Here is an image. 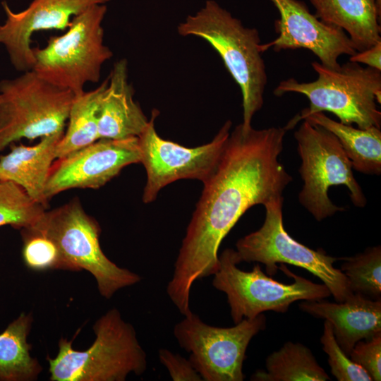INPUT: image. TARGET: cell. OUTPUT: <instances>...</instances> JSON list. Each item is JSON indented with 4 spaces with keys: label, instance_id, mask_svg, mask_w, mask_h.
Masks as SVG:
<instances>
[{
    "label": "cell",
    "instance_id": "1",
    "mask_svg": "<svg viewBox=\"0 0 381 381\" xmlns=\"http://www.w3.org/2000/svg\"><path fill=\"white\" fill-rule=\"evenodd\" d=\"M286 131L240 123L230 132L214 173L203 184L167 286L183 316L192 313L193 283L217 271L220 245L240 217L255 205L284 198L293 180L279 160Z\"/></svg>",
    "mask_w": 381,
    "mask_h": 381
},
{
    "label": "cell",
    "instance_id": "2",
    "mask_svg": "<svg viewBox=\"0 0 381 381\" xmlns=\"http://www.w3.org/2000/svg\"><path fill=\"white\" fill-rule=\"evenodd\" d=\"M177 31L183 37L205 40L218 53L241 89V124L251 126L254 115L263 105L267 83L258 30L244 26L216 1L208 0L200 11L179 23Z\"/></svg>",
    "mask_w": 381,
    "mask_h": 381
},
{
    "label": "cell",
    "instance_id": "3",
    "mask_svg": "<svg viewBox=\"0 0 381 381\" xmlns=\"http://www.w3.org/2000/svg\"><path fill=\"white\" fill-rule=\"evenodd\" d=\"M311 65L318 75L315 80L301 83L289 78L281 81L274 90L277 96L300 93L310 102L309 107L285 126L286 130L307 116L323 111L334 114L342 123H355L358 128H380L381 112L377 103L381 102V71L351 61L338 69L318 61Z\"/></svg>",
    "mask_w": 381,
    "mask_h": 381
},
{
    "label": "cell",
    "instance_id": "4",
    "mask_svg": "<svg viewBox=\"0 0 381 381\" xmlns=\"http://www.w3.org/2000/svg\"><path fill=\"white\" fill-rule=\"evenodd\" d=\"M96 338L85 351L72 348L61 338L56 358L47 357L52 381H124L128 375L143 374L147 355L134 327L125 322L116 308L108 310L95 323Z\"/></svg>",
    "mask_w": 381,
    "mask_h": 381
},
{
    "label": "cell",
    "instance_id": "5",
    "mask_svg": "<svg viewBox=\"0 0 381 381\" xmlns=\"http://www.w3.org/2000/svg\"><path fill=\"white\" fill-rule=\"evenodd\" d=\"M44 235L56 245L61 270H85L95 278L99 294L111 298L119 289L139 283L141 277L119 267L103 253L98 222L74 198L66 204L44 212L32 228L25 229Z\"/></svg>",
    "mask_w": 381,
    "mask_h": 381
},
{
    "label": "cell",
    "instance_id": "6",
    "mask_svg": "<svg viewBox=\"0 0 381 381\" xmlns=\"http://www.w3.org/2000/svg\"><path fill=\"white\" fill-rule=\"evenodd\" d=\"M105 4H95L74 16L63 35L52 36L43 48H32V70L46 80L83 93L87 83H96L103 64L113 56L104 42Z\"/></svg>",
    "mask_w": 381,
    "mask_h": 381
},
{
    "label": "cell",
    "instance_id": "7",
    "mask_svg": "<svg viewBox=\"0 0 381 381\" xmlns=\"http://www.w3.org/2000/svg\"><path fill=\"white\" fill-rule=\"evenodd\" d=\"M75 95L33 70L0 81V155L11 144L64 133Z\"/></svg>",
    "mask_w": 381,
    "mask_h": 381
},
{
    "label": "cell",
    "instance_id": "8",
    "mask_svg": "<svg viewBox=\"0 0 381 381\" xmlns=\"http://www.w3.org/2000/svg\"><path fill=\"white\" fill-rule=\"evenodd\" d=\"M236 250L226 248L219 255V267L212 284L227 297L231 318L236 324L243 318H254L265 311L286 312L297 301H315L331 293L322 284H316L292 273L284 264L278 267L294 282L284 284L273 279L256 264L250 271L238 268Z\"/></svg>",
    "mask_w": 381,
    "mask_h": 381
},
{
    "label": "cell",
    "instance_id": "9",
    "mask_svg": "<svg viewBox=\"0 0 381 381\" xmlns=\"http://www.w3.org/2000/svg\"><path fill=\"white\" fill-rule=\"evenodd\" d=\"M298 153L301 159L299 173L303 181L298 201L317 221L344 211L328 195L329 188L345 186L352 203L364 207L363 190L353 174V167L337 137L323 127L307 120L295 131Z\"/></svg>",
    "mask_w": 381,
    "mask_h": 381
},
{
    "label": "cell",
    "instance_id": "10",
    "mask_svg": "<svg viewBox=\"0 0 381 381\" xmlns=\"http://www.w3.org/2000/svg\"><path fill=\"white\" fill-rule=\"evenodd\" d=\"M284 198L264 205L265 218L261 227L241 238L236 243L240 263L256 262L265 266L269 276L277 272V263L303 268L318 277L329 289L335 301L351 297L345 274L334 267L339 258L327 255L322 249L313 250L296 241L286 232L283 224Z\"/></svg>",
    "mask_w": 381,
    "mask_h": 381
},
{
    "label": "cell",
    "instance_id": "11",
    "mask_svg": "<svg viewBox=\"0 0 381 381\" xmlns=\"http://www.w3.org/2000/svg\"><path fill=\"white\" fill-rule=\"evenodd\" d=\"M265 327L262 313L222 327L207 325L192 313L175 325L174 335L203 381H243L247 348Z\"/></svg>",
    "mask_w": 381,
    "mask_h": 381
},
{
    "label": "cell",
    "instance_id": "12",
    "mask_svg": "<svg viewBox=\"0 0 381 381\" xmlns=\"http://www.w3.org/2000/svg\"><path fill=\"white\" fill-rule=\"evenodd\" d=\"M159 114L153 110L149 123L138 137L140 162L147 174L143 201L153 202L166 186L180 179H195L205 183L214 173L232 126L226 121L214 138L202 145L186 147L161 138L155 121Z\"/></svg>",
    "mask_w": 381,
    "mask_h": 381
},
{
    "label": "cell",
    "instance_id": "13",
    "mask_svg": "<svg viewBox=\"0 0 381 381\" xmlns=\"http://www.w3.org/2000/svg\"><path fill=\"white\" fill-rule=\"evenodd\" d=\"M140 162L138 138H99L54 160L44 190L45 199L49 202L56 195L72 188L97 189L125 167Z\"/></svg>",
    "mask_w": 381,
    "mask_h": 381
},
{
    "label": "cell",
    "instance_id": "14",
    "mask_svg": "<svg viewBox=\"0 0 381 381\" xmlns=\"http://www.w3.org/2000/svg\"><path fill=\"white\" fill-rule=\"evenodd\" d=\"M279 13L275 20L278 37L260 44L262 52L272 48L284 49H306L320 59V64L331 69H338V59L342 55L356 53L346 33L340 28L328 25L312 14L306 4L298 0H270Z\"/></svg>",
    "mask_w": 381,
    "mask_h": 381
},
{
    "label": "cell",
    "instance_id": "15",
    "mask_svg": "<svg viewBox=\"0 0 381 381\" xmlns=\"http://www.w3.org/2000/svg\"><path fill=\"white\" fill-rule=\"evenodd\" d=\"M110 0H32L20 12L13 11L2 2L6 18L0 25V44L8 54L13 66L19 71L32 69L35 58L31 47L36 32L48 30L66 31L73 18L95 4Z\"/></svg>",
    "mask_w": 381,
    "mask_h": 381
},
{
    "label": "cell",
    "instance_id": "16",
    "mask_svg": "<svg viewBox=\"0 0 381 381\" xmlns=\"http://www.w3.org/2000/svg\"><path fill=\"white\" fill-rule=\"evenodd\" d=\"M325 299L303 301L298 307L329 321L337 344L347 356L358 341L381 334V300L355 293L342 302Z\"/></svg>",
    "mask_w": 381,
    "mask_h": 381
},
{
    "label": "cell",
    "instance_id": "17",
    "mask_svg": "<svg viewBox=\"0 0 381 381\" xmlns=\"http://www.w3.org/2000/svg\"><path fill=\"white\" fill-rule=\"evenodd\" d=\"M108 79L99 107V138H138L150 120L134 99L126 59H121L114 64Z\"/></svg>",
    "mask_w": 381,
    "mask_h": 381
},
{
    "label": "cell",
    "instance_id": "18",
    "mask_svg": "<svg viewBox=\"0 0 381 381\" xmlns=\"http://www.w3.org/2000/svg\"><path fill=\"white\" fill-rule=\"evenodd\" d=\"M64 133L41 138L35 145L11 144L10 152L0 155V180L21 187L36 202L45 208L44 190L55 159V150Z\"/></svg>",
    "mask_w": 381,
    "mask_h": 381
},
{
    "label": "cell",
    "instance_id": "19",
    "mask_svg": "<svg viewBox=\"0 0 381 381\" xmlns=\"http://www.w3.org/2000/svg\"><path fill=\"white\" fill-rule=\"evenodd\" d=\"M315 16L323 23L342 29L356 52L381 40V9L376 0H309Z\"/></svg>",
    "mask_w": 381,
    "mask_h": 381
},
{
    "label": "cell",
    "instance_id": "20",
    "mask_svg": "<svg viewBox=\"0 0 381 381\" xmlns=\"http://www.w3.org/2000/svg\"><path fill=\"white\" fill-rule=\"evenodd\" d=\"M303 120L320 126L333 133L350 159L353 169L368 175L381 174V131L372 126L356 128L336 121L323 112L307 116Z\"/></svg>",
    "mask_w": 381,
    "mask_h": 381
},
{
    "label": "cell",
    "instance_id": "21",
    "mask_svg": "<svg viewBox=\"0 0 381 381\" xmlns=\"http://www.w3.org/2000/svg\"><path fill=\"white\" fill-rule=\"evenodd\" d=\"M108 82L107 78L95 89L75 96L69 110L66 129L56 147V159L99 139V107Z\"/></svg>",
    "mask_w": 381,
    "mask_h": 381
},
{
    "label": "cell",
    "instance_id": "22",
    "mask_svg": "<svg viewBox=\"0 0 381 381\" xmlns=\"http://www.w3.org/2000/svg\"><path fill=\"white\" fill-rule=\"evenodd\" d=\"M266 370L250 377L253 381H326L330 377L318 364L311 350L301 343L286 342L265 361Z\"/></svg>",
    "mask_w": 381,
    "mask_h": 381
},
{
    "label": "cell",
    "instance_id": "23",
    "mask_svg": "<svg viewBox=\"0 0 381 381\" xmlns=\"http://www.w3.org/2000/svg\"><path fill=\"white\" fill-rule=\"evenodd\" d=\"M32 321L31 315L22 313L0 334V380H32L41 372L27 342Z\"/></svg>",
    "mask_w": 381,
    "mask_h": 381
},
{
    "label": "cell",
    "instance_id": "24",
    "mask_svg": "<svg viewBox=\"0 0 381 381\" xmlns=\"http://www.w3.org/2000/svg\"><path fill=\"white\" fill-rule=\"evenodd\" d=\"M344 260L341 270L353 293L373 300H381V247H368Z\"/></svg>",
    "mask_w": 381,
    "mask_h": 381
},
{
    "label": "cell",
    "instance_id": "25",
    "mask_svg": "<svg viewBox=\"0 0 381 381\" xmlns=\"http://www.w3.org/2000/svg\"><path fill=\"white\" fill-rule=\"evenodd\" d=\"M45 212V207L34 201L17 184L0 180V226L28 229L34 226Z\"/></svg>",
    "mask_w": 381,
    "mask_h": 381
},
{
    "label": "cell",
    "instance_id": "26",
    "mask_svg": "<svg viewBox=\"0 0 381 381\" xmlns=\"http://www.w3.org/2000/svg\"><path fill=\"white\" fill-rule=\"evenodd\" d=\"M322 350L328 356L331 373L338 381H372L369 375L347 356L337 344L330 322H324L320 337Z\"/></svg>",
    "mask_w": 381,
    "mask_h": 381
},
{
    "label": "cell",
    "instance_id": "27",
    "mask_svg": "<svg viewBox=\"0 0 381 381\" xmlns=\"http://www.w3.org/2000/svg\"><path fill=\"white\" fill-rule=\"evenodd\" d=\"M22 234L23 258L28 267L36 271L61 269L59 253L51 239L25 229H22Z\"/></svg>",
    "mask_w": 381,
    "mask_h": 381
},
{
    "label": "cell",
    "instance_id": "28",
    "mask_svg": "<svg viewBox=\"0 0 381 381\" xmlns=\"http://www.w3.org/2000/svg\"><path fill=\"white\" fill-rule=\"evenodd\" d=\"M350 358L361 366L373 381L381 380V334L369 339L358 341L349 354Z\"/></svg>",
    "mask_w": 381,
    "mask_h": 381
},
{
    "label": "cell",
    "instance_id": "29",
    "mask_svg": "<svg viewBox=\"0 0 381 381\" xmlns=\"http://www.w3.org/2000/svg\"><path fill=\"white\" fill-rule=\"evenodd\" d=\"M160 363L167 369L174 381H203L188 359L166 349L158 352Z\"/></svg>",
    "mask_w": 381,
    "mask_h": 381
},
{
    "label": "cell",
    "instance_id": "30",
    "mask_svg": "<svg viewBox=\"0 0 381 381\" xmlns=\"http://www.w3.org/2000/svg\"><path fill=\"white\" fill-rule=\"evenodd\" d=\"M349 61L363 64L368 67L381 71V40L367 49L356 52L350 56Z\"/></svg>",
    "mask_w": 381,
    "mask_h": 381
},
{
    "label": "cell",
    "instance_id": "31",
    "mask_svg": "<svg viewBox=\"0 0 381 381\" xmlns=\"http://www.w3.org/2000/svg\"><path fill=\"white\" fill-rule=\"evenodd\" d=\"M377 5L380 9H381V0H376Z\"/></svg>",
    "mask_w": 381,
    "mask_h": 381
}]
</instances>
